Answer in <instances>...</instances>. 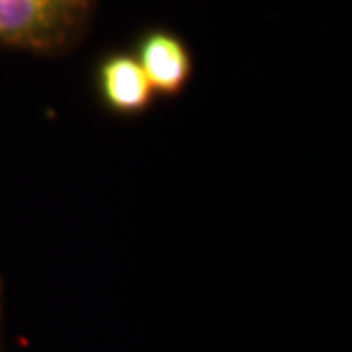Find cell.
I'll list each match as a JSON object with an SVG mask.
<instances>
[{
    "label": "cell",
    "mask_w": 352,
    "mask_h": 352,
    "mask_svg": "<svg viewBox=\"0 0 352 352\" xmlns=\"http://www.w3.org/2000/svg\"><path fill=\"white\" fill-rule=\"evenodd\" d=\"M98 0H0V45L61 55L80 43Z\"/></svg>",
    "instance_id": "cell-1"
},
{
    "label": "cell",
    "mask_w": 352,
    "mask_h": 352,
    "mask_svg": "<svg viewBox=\"0 0 352 352\" xmlns=\"http://www.w3.org/2000/svg\"><path fill=\"white\" fill-rule=\"evenodd\" d=\"M135 59L155 94L176 96L188 87L194 59L186 41L166 28H149L135 41Z\"/></svg>",
    "instance_id": "cell-2"
},
{
    "label": "cell",
    "mask_w": 352,
    "mask_h": 352,
    "mask_svg": "<svg viewBox=\"0 0 352 352\" xmlns=\"http://www.w3.org/2000/svg\"><path fill=\"white\" fill-rule=\"evenodd\" d=\"M94 82L102 104L120 116L143 113L155 98V90L129 51L106 53L96 65Z\"/></svg>",
    "instance_id": "cell-3"
}]
</instances>
